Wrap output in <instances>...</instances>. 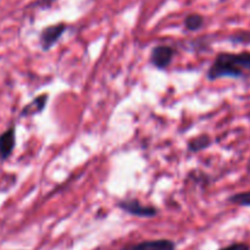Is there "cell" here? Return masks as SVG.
Segmentation results:
<instances>
[{
    "instance_id": "obj_1",
    "label": "cell",
    "mask_w": 250,
    "mask_h": 250,
    "mask_svg": "<svg viewBox=\"0 0 250 250\" xmlns=\"http://www.w3.org/2000/svg\"><path fill=\"white\" fill-rule=\"evenodd\" d=\"M250 76V51H222L215 56L214 61L207 71L209 81L221 78L246 80Z\"/></svg>"
},
{
    "instance_id": "obj_2",
    "label": "cell",
    "mask_w": 250,
    "mask_h": 250,
    "mask_svg": "<svg viewBox=\"0 0 250 250\" xmlns=\"http://www.w3.org/2000/svg\"><path fill=\"white\" fill-rule=\"evenodd\" d=\"M116 207L126 214L142 219H153L158 216L159 209L154 205H143L138 199H121L116 203Z\"/></svg>"
},
{
    "instance_id": "obj_3",
    "label": "cell",
    "mask_w": 250,
    "mask_h": 250,
    "mask_svg": "<svg viewBox=\"0 0 250 250\" xmlns=\"http://www.w3.org/2000/svg\"><path fill=\"white\" fill-rule=\"evenodd\" d=\"M67 29V24L65 22H59V23L49 24V26L44 27L39 33V45H41L42 50L49 51L61 39L62 34L65 33Z\"/></svg>"
},
{
    "instance_id": "obj_4",
    "label": "cell",
    "mask_w": 250,
    "mask_h": 250,
    "mask_svg": "<svg viewBox=\"0 0 250 250\" xmlns=\"http://www.w3.org/2000/svg\"><path fill=\"white\" fill-rule=\"evenodd\" d=\"M175 54V48L161 44V45H156L151 49L149 61H150V65L156 70H166L172 62Z\"/></svg>"
},
{
    "instance_id": "obj_5",
    "label": "cell",
    "mask_w": 250,
    "mask_h": 250,
    "mask_svg": "<svg viewBox=\"0 0 250 250\" xmlns=\"http://www.w3.org/2000/svg\"><path fill=\"white\" fill-rule=\"evenodd\" d=\"M177 246L176 242L166 238L159 239H146L139 243L127 244L124 246L120 250H176Z\"/></svg>"
},
{
    "instance_id": "obj_6",
    "label": "cell",
    "mask_w": 250,
    "mask_h": 250,
    "mask_svg": "<svg viewBox=\"0 0 250 250\" xmlns=\"http://www.w3.org/2000/svg\"><path fill=\"white\" fill-rule=\"evenodd\" d=\"M16 148V127L11 126L0 133V160L6 161L11 158Z\"/></svg>"
},
{
    "instance_id": "obj_7",
    "label": "cell",
    "mask_w": 250,
    "mask_h": 250,
    "mask_svg": "<svg viewBox=\"0 0 250 250\" xmlns=\"http://www.w3.org/2000/svg\"><path fill=\"white\" fill-rule=\"evenodd\" d=\"M48 100V93H42V94L37 95L36 98H33L31 102L27 103V104L22 107V110L20 111V117H31L42 114V112L45 110Z\"/></svg>"
},
{
    "instance_id": "obj_8",
    "label": "cell",
    "mask_w": 250,
    "mask_h": 250,
    "mask_svg": "<svg viewBox=\"0 0 250 250\" xmlns=\"http://www.w3.org/2000/svg\"><path fill=\"white\" fill-rule=\"evenodd\" d=\"M212 144V139L209 134H199V136L194 137L188 142V150L193 154H197L199 151L205 150V149L210 148Z\"/></svg>"
},
{
    "instance_id": "obj_9",
    "label": "cell",
    "mask_w": 250,
    "mask_h": 250,
    "mask_svg": "<svg viewBox=\"0 0 250 250\" xmlns=\"http://www.w3.org/2000/svg\"><path fill=\"white\" fill-rule=\"evenodd\" d=\"M205 19L200 14H188L183 20V26L188 32H198L204 27Z\"/></svg>"
},
{
    "instance_id": "obj_10",
    "label": "cell",
    "mask_w": 250,
    "mask_h": 250,
    "mask_svg": "<svg viewBox=\"0 0 250 250\" xmlns=\"http://www.w3.org/2000/svg\"><path fill=\"white\" fill-rule=\"evenodd\" d=\"M227 202L229 204L237 205V207L250 208V189L246 190V192L234 193V194L229 195L227 198Z\"/></svg>"
},
{
    "instance_id": "obj_11",
    "label": "cell",
    "mask_w": 250,
    "mask_h": 250,
    "mask_svg": "<svg viewBox=\"0 0 250 250\" xmlns=\"http://www.w3.org/2000/svg\"><path fill=\"white\" fill-rule=\"evenodd\" d=\"M229 39L234 44H250V31L239 32L229 37Z\"/></svg>"
},
{
    "instance_id": "obj_12",
    "label": "cell",
    "mask_w": 250,
    "mask_h": 250,
    "mask_svg": "<svg viewBox=\"0 0 250 250\" xmlns=\"http://www.w3.org/2000/svg\"><path fill=\"white\" fill-rule=\"evenodd\" d=\"M217 250H250V246L244 242H236V243H231Z\"/></svg>"
},
{
    "instance_id": "obj_13",
    "label": "cell",
    "mask_w": 250,
    "mask_h": 250,
    "mask_svg": "<svg viewBox=\"0 0 250 250\" xmlns=\"http://www.w3.org/2000/svg\"><path fill=\"white\" fill-rule=\"evenodd\" d=\"M54 1H56V0H39V1H37L36 4L33 5L34 6H42V5H43V6H46V5L53 4Z\"/></svg>"
},
{
    "instance_id": "obj_14",
    "label": "cell",
    "mask_w": 250,
    "mask_h": 250,
    "mask_svg": "<svg viewBox=\"0 0 250 250\" xmlns=\"http://www.w3.org/2000/svg\"><path fill=\"white\" fill-rule=\"evenodd\" d=\"M249 163H250V161H249Z\"/></svg>"
}]
</instances>
